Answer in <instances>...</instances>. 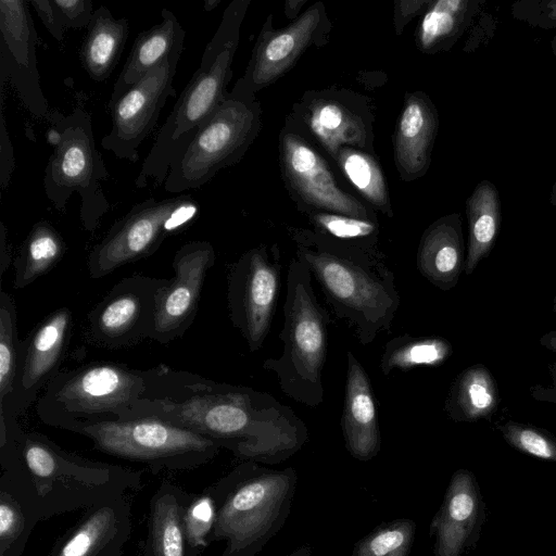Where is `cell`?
I'll use <instances>...</instances> for the list:
<instances>
[{
	"instance_id": "1",
	"label": "cell",
	"mask_w": 556,
	"mask_h": 556,
	"mask_svg": "<svg viewBox=\"0 0 556 556\" xmlns=\"http://www.w3.org/2000/svg\"><path fill=\"white\" fill-rule=\"evenodd\" d=\"M155 417L212 439L238 457L280 463L308 440V429L291 407L250 387L153 367L147 393L124 420Z\"/></svg>"
},
{
	"instance_id": "2",
	"label": "cell",
	"mask_w": 556,
	"mask_h": 556,
	"mask_svg": "<svg viewBox=\"0 0 556 556\" xmlns=\"http://www.w3.org/2000/svg\"><path fill=\"white\" fill-rule=\"evenodd\" d=\"M296 258L315 277L334 315L363 345L389 331L401 299L395 275L379 251L328 237L296 233Z\"/></svg>"
},
{
	"instance_id": "3",
	"label": "cell",
	"mask_w": 556,
	"mask_h": 556,
	"mask_svg": "<svg viewBox=\"0 0 556 556\" xmlns=\"http://www.w3.org/2000/svg\"><path fill=\"white\" fill-rule=\"evenodd\" d=\"M248 1H232L206 45L198 70L182 90L163 124L135 179L144 188L150 179L165 182L173 160L188 146L200 126L226 99L225 88L231 77V63L238 46L239 28Z\"/></svg>"
},
{
	"instance_id": "4",
	"label": "cell",
	"mask_w": 556,
	"mask_h": 556,
	"mask_svg": "<svg viewBox=\"0 0 556 556\" xmlns=\"http://www.w3.org/2000/svg\"><path fill=\"white\" fill-rule=\"evenodd\" d=\"M283 348L278 358L263 368L274 371L281 391L298 403L316 407L324 401L323 369L328 350V311L317 301L309 269L296 257L290 261L286 280Z\"/></svg>"
},
{
	"instance_id": "5",
	"label": "cell",
	"mask_w": 556,
	"mask_h": 556,
	"mask_svg": "<svg viewBox=\"0 0 556 556\" xmlns=\"http://www.w3.org/2000/svg\"><path fill=\"white\" fill-rule=\"evenodd\" d=\"M153 368L99 362L59 371L35 410L41 422L70 431L79 425L124 420L147 393Z\"/></svg>"
},
{
	"instance_id": "6",
	"label": "cell",
	"mask_w": 556,
	"mask_h": 556,
	"mask_svg": "<svg viewBox=\"0 0 556 556\" xmlns=\"http://www.w3.org/2000/svg\"><path fill=\"white\" fill-rule=\"evenodd\" d=\"M48 121V141L53 152L45 168V193L60 212L65 210L73 193H77L80 220L87 231L93 232L110 203L101 188L109 173L96 146L91 116L76 106L67 115L51 113Z\"/></svg>"
},
{
	"instance_id": "7",
	"label": "cell",
	"mask_w": 556,
	"mask_h": 556,
	"mask_svg": "<svg viewBox=\"0 0 556 556\" xmlns=\"http://www.w3.org/2000/svg\"><path fill=\"white\" fill-rule=\"evenodd\" d=\"M236 470L238 483L217 505L212 536L226 540L222 556H252L283 525L296 475L292 468L264 470L251 462Z\"/></svg>"
},
{
	"instance_id": "8",
	"label": "cell",
	"mask_w": 556,
	"mask_h": 556,
	"mask_svg": "<svg viewBox=\"0 0 556 556\" xmlns=\"http://www.w3.org/2000/svg\"><path fill=\"white\" fill-rule=\"evenodd\" d=\"M257 129L258 109L252 96L228 93L173 160L165 190L179 193L202 187L240 160Z\"/></svg>"
},
{
	"instance_id": "9",
	"label": "cell",
	"mask_w": 556,
	"mask_h": 556,
	"mask_svg": "<svg viewBox=\"0 0 556 556\" xmlns=\"http://www.w3.org/2000/svg\"><path fill=\"white\" fill-rule=\"evenodd\" d=\"M70 431L87 437L103 453L157 469L198 466L223 447L212 439L155 417L79 425Z\"/></svg>"
},
{
	"instance_id": "10",
	"label": "cell",
	"mask_w": 556,
	"mask_h": 556,
	"mask_svg": "<svg viewBox=\"0 0 556 556\" xmlns=\"http://www.w3.org/2000/svg\"><path fill=\"white\" fill-rule=\"evenodd\" d=\"M197 213L198 206L189 194L162 200L149 198L134 205L91 249L87 258L90 277L102 278L121 266L152 255Z\"/></svg>"
},
{
	"instance_id": "11",
	"label": "cell",
	"mask_w": 556,
	"mask_h": 556,
	"mask_svg": "<svg viewBox=\"0 0 556 556\" xmlns=\"http://www.w3.org/2000/svg\"><path fill=\"white\" fill-rule=\"evenodd\" d=\"M281 283L277 248H253L232 263L227 274L229 318L250 352L258 351L269 332Z\"/></svg>"
},
{
	"instance_id": "12",
	"label": "cell",
	"mask_w": 556,
	"mask_h": 556,
	"mask_svg": "<svg viewBox=\"0 0 556 556\" xmlns=\"http://www.w3.org/2000/svg\"><path fill=\"white\" fill-rule=\"evenodd\" d=\"M167 281L139 274L119 280L87 314L89 339L108 349L151 339L157 298Z\"/></svg>"
},
{
	"instance_id": "13",
	"label": "cell",
	"mask_w": 556,
	"mask_h": 556,
	"mask_svg": "<svg viewBox=\"0 0 556 556\" xmlns=\"http://www.w3.org/2000/svg\"><path fill=\"white\" fill-rule=\"evenodd\" d=\"M182 50L174 52L128 88L115 102L108 104L112 128L101 146L117 159L137 162L139 147L155 127L168 98L176 94L173 81Z\"/></svg>"
},
{
	"instance_id": "14",
	"label": "cell",
	"mask_w": 556,
	"mask_h": 556,
	"mask_svg": "<svg viewBox=\"0 0 556 556\" xmlns=\"http://www.w3.org/2000/svg\"><path fill=\"white\" fill-rule=\"evenodd\" d=\"M72 327L71 309L59 307L21 340L13 392L0 403V418L17 419L60 371Z\"/></svg>"
},
{
	"instance_id": "15",
	"label": "cell",
	"mask_w": 556,
	"mask_h": 556,
	"mask_svg": "<svg viewBox=\"0 0 556 556\" xmlns=\"http://www.w3.org/2000/svg\"><path fill=\"white\" fill-rule=\"evenodd\" d=\"M216 260L208 241L181 245L174 255V276L161 290L151 339L166 344L182 337L192 325L207 271Z\"/></svg>"
},
{
	"instance_id": "16",
	"label": "cell",
	"mask_w": 556,
	"mask_h": 556,
	"mask_svg": "<svg viewBox=\"0 0 556 556\" xmlns=\"http://www.w3.org/2000/svg\"><path fill=\"white\" fill-rule=\"evenodd\" d=\"M37 33L24 0L0 1V88L10 81L23 105L37 117H48V101L37 67Z\"/></svg>"
},
{
	"instance_id": "17",
	"label": "cell",
	"mask_w": 556,
	"mask_h": 556,
	"mask_svg": "<svg viewBox=\"0 0 556 556\" xmlns=\"http://www.w3.org/2000/svg\"><path fill=\"white\" fill-rule=\"evenodd\" d=\"M486 521V505L472 471L456 470L430 525L434 556H464L476 547Z\"/></svg>"
},
{
	"instance_id": "18",
	"label": "cell",
	"mask_w": 556,
	"mask_h": 556,
	"mask_svg": "<svg viewBox=\"0 0 556 556\" xmlns=\"http://www.w3.org/2000/svg\"><path fill=\"white\" fill-rule=\"evenodd\" d=\"M282 161L292 188L309 205L329 213L370 219L365 206L338 187L323 157L301 138L283 137Z\"/></svg>"
},
{
	"instance_id": "19",
	"label": "cell",
	"mask_w": 556,
	"mask_h": 556,
	"mask_svg": "<svg viewBox=\"0 0 556 556\" xmlns=\"http://www.w3.org/2000/svg\"><path fill=\"white\" fill-rule=\"evenodd\" d=\"M320 18V9L315 4L283 30L263 37L244 77L231 93L252 96L283 74L309 45Z\"/></svg>"
},
{
	"instance_id": "20",
	"label": "cell",
	"mask_w": 556,
	"mask_h": 556,
	"mask_svg": "<svg viewBox=\"0 0 556 556\" xmlns=\"http://www.w3.org/2000/svg\"><path fill=\"white\" fill-rule=\"evenodd\" d=\"M346 379L341 429L352 457L368 462L378 455L381 434L370 378L352 353H346Z\"/></svg>"
},
{
	"instance_id": "21",
	"label": "cell",
	"mask_w": 556,
	"mask_h": 556,
	"mask_svg": "<svg viewBox=\"0 0 556 556\" xmlns=\"http://www.w3.org/2000/svg\"><path fill=\"white\" fill-rule=\"evenodd\" d=\"M465 244L459 214L444 216L424 232L416 257L420 275L442 291L452 290L465 269Z\"/></svg>"
},
{
	"instance_id": "22",
	"label": "cell",
	"mask_w": 556,
	"mask_h": 556,
	"mask_svg": "<svg viewBox=\"0 0 556 556\" xmlns=\"http://www.w3.org/2000/svg\"><path fill=\"white\" fill-rule=\"evenodd\" d=\"M161 22L138 34L126 63L119 73L109 104L174 52L184 50L185 30L176 15L163 9Z\"/></svg>"
},
{
	"instance_id": "23",
	"label": "cell",
	"mask_w": 556,
	"mask_h": 556,
	"mask_svg": "<svg viewBox=\"0 0 556 556\" xmlns=\"http://www.w3.org/2000/svg\"><path fill=\"white\" fill-rule=\"evenodd\" d=\"M437 125L435 110L427 98L414 94L406 100L394 139L395 161L404 178L427 170Z\"/></svg>"
},
{
	"instance_id": "24",
	"label": "cell",
	"mask_w": 556,
	"mask_h": 556,
	"mask_svg": "<svg viewBox=\"0 0 556 556\" xmlns=\"http://www.w3.org/2000/svg\"><path fill=\"white\" fill-rule=\"evenodd\" d=\"M500 403L497 382L488 367L475 364L457 375L444 401V412L455 422L490 421Z\"/></svg>"
},
{
	"instance_id": "25",
	"label": "cell",
	"mask_w": 556,
	"mask_h": 556,
	"mask_svg": "<svg viewBox=\"0 0 556 556\" xmlns=\"http://www.w3.org/2000/svg\"><path fill=\"white\" fill-rule=\"evenodd\" d=\"M129 33L128 20L116 18L106 7L94 10L80 48V61L94 81L106 80L115 68Z\"/></svg>"
},
{
	"instance_id": "26",
	"label": "cell",
	"mask_w": 556,
	"mask_h": 556,
	"mask_svg": "<svg viewBox=\"0 0 556 556\" xmlns=\"http://www.w3.org/2000/svg\"><path fill=\"white\" fill-rule=\"evenodd\" d=\"M468 248L464 273L469 276L486 258L496 241L501 220V201L496 187L489 180L479 182L466 201Z\"/></svg>"
},
{
	"instance_id": "27",
	"label": "cell",
	"mask_w": 556,
	"mask_h": 556,
	"mask_svg": "<svg viewBox=\"0 0 556 556\" xmlns=\"http://www.w3.org/2000/svg\"><path fill=\"white\" fill-rule=\"evenodd\" d=\"M125 522L122 509L103 504L79 523L56 556H116L123 543Z\"/></svg>"
},
{
	"instance_id": "28",
	"label": "cell",
	"mask_w": 556,
	"mask_h": 556,
	"mask_svg": "<svg viewBox=\"0 0 556 556\" xmlns=\"http://www.w3.org/2000/svg\"><path fill=\"white\" fill-rule=\"evenodd\" d=\"M66 243L48 220L37 222L14 260L15 289H23L48 273L65 254Z\"/></svg>"
},
{
	"instance_id": "29",
	"label": "cell",
	"mask_w": 556,
	"mask_h": 556,
	"mask_svg": "<svg viewBox=\"0 0 556 556\" xmlns=\"http://www.w3.org/2000/svg\"><path fill=\"white\" fill-rule=\"evenodd\" d=\"M479 3L471 0L430 2L418 29L420 49L432 52L453 43L472 20Z\"/></svg>"
},
{
	"instance_id": "30",
	"label": "cell",
	"mask_w": 556,
	"mask_h": 556,
	"mask_svg": "<svg viewBox=\"0 0 556 556\" xmlns=\"http://www.w3.org/2000/svg\"><path fill=\"white\" fill-rule=\"evenodd\" d=\"M450 341L442 337L400 334L387 342L380 358L384 376L393 370L408 371L420 366H439L452 355Z\"/></svg>"
},
{
	"instance_id": "31",
	"label": "cell",
	"mask_w": 556,
	"mask_h": 556,
	"mask_svg": "<svg viewBox=\"0 0 556 556\" xmlns=\"http://www.w3.org/2000/svg\"><path fill=\"white\" fill-rule=\"evenodd\" d=\"M182 511L174 493L164 491L155 497L151 516L152 556H185Z\"/></svg>"
},
{
	"instance_id": "32",
	"label": "cell",
	"mask_w": 556,
	"mask_h": 556,
	"mask_svg": "<svg viewBox=\"0 0 556 556\" xmlns=\"http://www.w3.org/2000/svg\"><path fill=\"white\" fill-rule=\"evenodd\" d=\"M308 125L314 135L336 156L342 144H361L363 129L358 121L342 105L318 102L309 113Z\"/></svg>"
},
{
	"instance_id": "33",
	"label": "cell",
	"mask_w": 556,
	"mask_h": 556,
	"mask_svg": "<svg viewBox=\"0 0 556 556\" xmlns=\"http://www.w3.org/2000/svg\"><path fill=\"white\" fill-rule=\"evenodd\" d=\"M337 159L344 175L357 191L375 206L388 212V190L376 161L366 153L351 148L341 149Z\"/></svg>"
},
{
	"instance_id": "34",
	"label": "cell",
	"mask_w": 556,
	"mask_h": 556,
	"mask_svg": "<svg viewBox=\"0 0 556 556\" xmlns=\"http://www.w3.org/2000/svg\"><path fill=\"white\" fill-rule=\"evenodd\" d=\"M415 533L412 519L384 522L355 544L352 556H408Z\"/></svg>"
},
{
	"instance_id": "35",
	"label": "cell",
	"mask_w": 556,
	"mask_h": 556,
	"mask_svg": "<svg viewBox=\"0 0 556 556\" xmlns=\"http://www.w3.org/2000/svg\"><path fill=\"white\" fill-rule=\"evenodd\" d=\"M21 340L17 336V313L13 298L0 291V403L13 392Z\"/></svg>"
},
{
	"instance_id": "36",
	"label": "cell",
	"mask_w": 556,
	"mask_h": 556,
	"mask_svg": "<svg viewBox=\"0 0 556 556\" xmlns=\"http://www.w3.org/2000/svg\"><path fill=\"white\" fill-rule=\"evenodd\" d=\"M313 223L321 236L367 251H377L378 228L371 219L323 212L313 216Z\"/></svg>"
},
{
	"instance_id": "37",
	"label": "cell",
	"mask_w": 556,
	"mask_h": 556,
	"mask_svg": "<svg viewBox=\"0 0 556 556\" xmlns=\"http://www.w3.org/2000/svg\"><path fill=\"white\" fill-rule=\"evenodd\" d=\"M508 445L518 452L556 463V437L533 425L507 420L495 426Z\"/></svg>"
},
{
	"instance_id": "38",
	"label": "cell",
	"mask_w": 556,
	"mask_h": 556,
	"mask_svg": "<svg viewBox=\"0 0 556 556\" xmlns=\"http://www.w3.org/2000/svg\"><path fill=\"white\" fill-rule=\"evenodd\" d=\"M217 513V504L210 495L193 501L184 513L186 540L192 547L206 545V536L213 531Z\"/></svg>"
},
{
	"instance_id": "39",
	"label": "cell",
	"mask_w": 556,
	"mask_h": 556,
	"mask_svg": "<svg viewBox=\"0 0 556 556\" xmlns=\"http://www.w3.org/2000/svg\"><path fill=\"white\" fill-rule=\"evenodd\" d=\"M63 29L88 27L94 13L90 0H52Z\"/></svg>"
},
{
	"instance_id": "40",
	"label": "cell",
	"mask_w": 556,
	"mask_h": 556,
	"mask_svg": "<svg viewBox=\"0 0 556 556\" xmlns=\"http://www.w3.org/2000/svg\"><path fill=\"white\" fill-rule=\"evenodd\" d=\"M1 96L0 112V187L4 191L10 184L12 172L15 166L13 146L7 129L5 117L3 112V91Z\"/></svg>"
},
{
	"instance_id": "41",
	"label": "cell",
	"mask_w": 556,
	"mask_h": 556,
	"mask_svg": "<svg viewBox=\"0 0 556 556\" xmlns=\"http://www.w3.org/2000/svg\"><path fill=\"white\" fill-rule=\"evenodd\" d=\"M28 3L35 9L49 34L56 41H62L65 30L60 24L52 0H29Z\"/></svg>"
},
{
	"instance_id": "42",
	"label": "cell",
	"mask_w": 556,
	"mask_h": 556,
	"mask_svg": "<svg viewBox=\"0 0 556 556\" xmlns=\"http://www.w3.org/2000/svg\"><path fill=\"white\" fill-rule=\"evenodd\" d=\"M20 523L21 518L15 507L2 500L0 503V539L2 543L9 542L16 535Z\"/></svg>"
},
{
	"instance_id": "43",
	"label": "cell",
	"mask_w": 556,
	"mask_h": 556,
	"mask_svg": "<svg viewBox=\"0 0 556 556\" xmlns=\"http://www.w3.org/2000/svg\"><path fill=\"white\" fill-rule=\"evenodd\" d=\"M551 383L535 384L531 388V396L539 402L556 404V362L549 365Z\"/></svg>"
},
{
	"instance_id": "44",
	"label": "cell",
	"mask_w": 556,
	"mask_h": 556,
	"mask_svg": "<svg viewBox=\"0 0 556 556\" xmlns=\"http://www.w3.org/2000/svg\"><path fill=\"white\" fill-rule=\"evenodd\" d=\"M429 1H397L395 3V26L397 33L424 5L429 4Z\"/></svg>"
},
{
	"instance_id": "45",
	"label": "cell",
	"mask_w": 556,
	"mask_h": 556,
	"mask_svg": "<svg viewBox=\"0 0 556 556\" xmlns=\"http://www.w3.org/2000/svg\"><path fill=\"white\" fill-rule=\"evenodd\" d=\"M11 252L8 242L7 228L3 222L0 223V276L4 274L10 266Z\"/></svg>"
},
{
	"instance_id": "46",
	"label": "cell",
	"mask_w": 556,
	"mask_h": 556,
	"mask_svg": "<svg viewBox=\"0 0 556 556\" xmlns=\"http://www.w3.org/2000/svg\"><path fill=\"white\" fill-rule=\"evenodd\" d=\"M540 344L545 349L556 353V330H552L543 334L540 340Z\"/></svg>"
},
{
	"instance_id": "47",
	"label": "cell",
	"mask_w": 556,
	"mask_h": 556,
	"mask_svg": "<svg viewBox=\"0 0 556 556\" xmlns=\"http://www.w3.org/2000/svg\"><path fill=\"white\" fill-rule=\"evenodd\" d=\"M306 1L305 0H290V1H287L286 2V14L288 17L290 18H293L299 10L301 9V7L305 3Z\"/></svg>"
},
{
	"instance_id": "48",
	"label": "cell",
	"mask_w": 556,
	"mask_h": 556,
	"mask_svg": "<svg viewBox=\"0 0 556 556\" xmlns=\"http://www.w3.org/2000/svg\"><path fill=\"white\" fill-rule=\"evenodd\" d=\"M219 3H220V0H204V3H203L204 11H212Z\"/></svg>"
},
{
	"instance_id": "49",
	"label": "cell",
	"mask_w": 556,
	"mask_h": 556,
	"mask_svg": "<svg viewBox=\"0 0 556 556\" xmlns=\"http://www.w3.org/2000/svg\"><path fill=\"white\" fill-rule=\"evenodd\" d=\"M549 202L552 205H556V180L553 185V188H552V192H551V197H549Z\"/></svg>"
},
{
	"instance_id": "50",
	"label": "cell",
	"mask_w": 556,
	"mask_h": 556,
	"mask_svg": "<svg viewBox=\"0 0 556 556\" xmlns=\"http://www.w3.org/2000/svg\"><path fill=\"white\" fill-rule=\"evenodd\" d=\"M552 308H553V312L556 313V294L554 295V299H553V305H552Z\"/></svg>"
}]
</instances>
